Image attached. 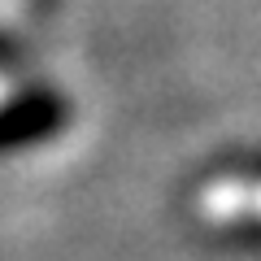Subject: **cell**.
I'll list each match as a JSON object with an SVG mask.
<instances>
[{"label":"cell","mask_w":261,"mask_h":261,"mask_svg":"<svg viewBox=\"0 0 261 261\" xmlns=\"http://www.w3.org/2000/svg\"><path fill=\"white\" fill-rule=\"evenodd\" d=\"M240 170L244 174H261V161H240Z\"/></svg>","instance_id":"6da1fadb"}]
</instances>
